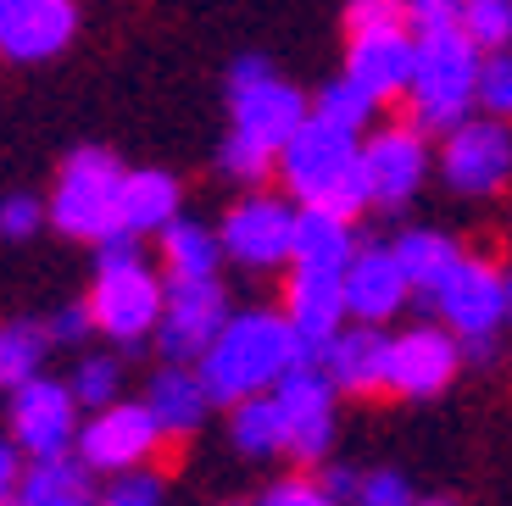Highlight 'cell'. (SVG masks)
<instances>
[{"label":"cell","instance_id":"7c38bea8","mask_svg":"<svg viewBox=\"0 0 512 506\" xmlns=\"http://www.w3.org/2000/svg\"><path fill=\"white\" fill-rule=\"evenodd\" d=\"M357 162H362L357 134L323 123V117L312 112L307 123L295 128V140L279 151V178H284V190H290L295 201L312 206V201H323V195H329Z\"/></svg>","mask_w":512,"mask_h":506},{"label":"cell","instance_id":"30bf717a","mask_svg":"<svg viewBox=\"0 0 512 506\" xmlns=\"http://www.w3.org/2000/svg\"><path fill=\"white\" fill-rule=\"evenodd\" d=\"M162 423H156V412L145 401H117V406H101V412H90L84 418V429H78V456L90 462L95 473H106V479H117V473H140L156 462V451H162Z\"/></svg>","mask_w":512,"mask_h":506},{"label":"cell","instance_id":"836d02e7","mask_svg":"<svg viewBox=\"0 0 512 506\" xmlns=\"http://www.w3.org/2000/svg\"><path fill=\"white\" fill-rule=\"evenodd\" d=\"M95 506H167V479L156 468H140V473H117Z\"/></svg>","mask_w":512,"mask_h":506},{"label":"cell","instance_id":"f546056e","mask_svg":"<svg viewBox=\"0 0 512 506\" xmlns=\"http://www.w3.org/2000/svg\"><path fill=\"white\" fill-rule=\"evenodd\" d=\"M462 34L490 56L507 51L512 45V0H468L462 6Z\"/></svg>","mask_w":512,"mask_h":506},{"label":"cell","instance_id":"60d3db41","mask_svg":"<svg viewBox=\"0 0 512 506\" xmlns=\"http://www.w3.org/2000/svg\"><path fill=\"white\" fill-rule=\"evenodd\" d=\"M407 6H412V28L429 34V28H457L468 0H407Z\"/></svg>","mask_w":512,"mask_h":506},{"label":"cell","instance_id":"f6af8a7d","mask_svg":"<svg viewBox=\"0 0 512 506\" xmlns=\"http://www.w3.org/2000/svg\"><path fill=\"white\" fill-rule=\"evenodd\" d=\"M223 506H256V501H223Z\"/></svg>","mask_w":512,"mask_h":506},{"label":"cell","instance_id":"ffe728a7","mask_svg":"<svg viewBox=\"0 0 512 506\" xmlns=\"http://www.w3.org/2000/svg\"><path fill=\"white\" fill-rule=\"evenodd\" d=\"M407 301H412V284H407V273H401L396 251H390V245H362L357 262L346 267V306H351V317L379 329V323H390Z\"/></svg>","mask_w":512,"mask_h":506},{"label":"cell","instance_id":"f1b7e54d","mask_svg":"<svg viewBox=\"0 0 512 506\" xmlns=\"http://www.w3.org/2000/svg\"><path fill=\"white\" fill-rule=\"evenodd\" d=\"M67 390L78 395V406H90V412L117 406V401H123V356H112V351H84V362L73 367Z\"/></svg>","mask_w":512,"mask_h":506},{"label":"cell","instance_id":"ba28073f","mask_svg":"<svg viewBox=\"0 0 512 506\" xmlns=\"http://www.w3.org/2000/svg\"><path fill=\"white\" fill-rule=\"evenodd\" d=\"M295 223H301V212H295L284 195H268V190H251L240 195V201L223 212V256L240 267H251V273H273V267H290L295 256Z\"/></svg>","mask_w":512,"mask_h":506},{"label":"cell","instance_id":"ab89813d","mask_svg":"<svg viewBox=\"0 0 512 506\" xmlns=\"http://www.w3.org/2000/svg\"><path fill=\"white\" fill-rule=\"evenodd\" d=\"M23 473H28V462L17 451V440L6 434L0 440V506H23Z\"/></svg>","mask_w":512,"mask_h":506},{"label":"cell","instance_id":"2e32d148","mask_svg":"<svg viewBox=\"0 0 512 506\" xmlns=\"http://www.w3.org/2000/svg\"><path fill=\"white\" fill-rule=\"evenodd\" d=\"M78 34V0H0V62H56Z\"/></svg>","mask_w":512,"mask_h":506},{"label":"cell","instance_id":"9a60e30c","mask_svg":"<svg viewBox=\"0 0 512 506\" xmlns=\"http://www.w3.org/2000/svg\"><path fill=\"white\" fill-rule=\"evenodd\" d=\"M362 173L373 190V212H401L429 173V134L412 123H384L362 145Z\"/></svg>","mask_w":512,"mask_h":506},{"label":"cell","instance_id":"d6a6232c","mask_svg":"<svg viewBox=\"0 0 512 506\" xmlns=\"http://www.w3.org/2000/svg\"><path fill=\"white\" fill-rule=\"evenodd\" d=\"M312 112H318L323 123H334V128H351V134H362V128H368V117H373V101L362 95L357 84H351V78H334V84L318 89Z\"/></svg>","mask_w":512,"mask_h":506},{"label":"cell","instance_id":"d590c367","mask_svg":"<svg viewBox=\"0 0 512 506\" xmlns=\"http://www.w3.org/2000/svg\"><path fill=\"white\" fill-rule=\"evenodd\" d=\"M479 106H485V117L512 123V51L485 56V67H479Z\"/></svg>","mask_w":512,"mask_h":506},{"label":"cell","instance_id":"cb8c5ba5","mask_svg":"<svg viewBox=\"0 0 512 506\" xmlns=\"http://www.w3.org/2000/svg\"><path fill=\"white\" fill-rule=\"evenodd\" d=\"M167 223H179V178L162 173V167H128L123 234L145 240V234H162Z\"/></svg>","mask_w":512,"mask_h":506},{"label":"cell","instance_id":"3957f363","mask_svg":"<svg viewBox=\"0 0 512 506\" xmlns=\"http://www.w3.org/2000/svg\"><path fill=\"white\" fill-rule=\"evenodd\" d=\"M479 45L457 28H429L418 34V62H412V89H407V123L423 134L446 140L451 128L468 123V106L479 101Z\"/></svg>","mask_w":512,"mask_h":506},{"label":"cell","instance_id":"6da1fadb","mask_svg":"<svg viewBox=\"0 0 512 506\" xmlns=\"http://www.w3.org/2000/svg\"><path fill=\"white\" fill-rule=\"evenodd\" d=\"M301 362H312V351L290 329V317L268 312V306H251V312L229 317V329L212 340V351L195 362V373L206 379L218 406H240L251 395L279 390V379L295 373Z\"/></svg>","mask_w":512,"mask_h":506},{"label":"cell","instance_id":"b9f144b4","mask_svg":"<svg viewBox=\"0 0 512 506\" xmlns=\"http://www.w3.org/2000/svg\"><path fill=\"white\" fill-rule=\"evenodd\" d=\"M318 484L334 495V506H351V501H357V490H362V473L351 468V462H334V456H329V462L318 468Z\"/></svg>","mask_w":512,"mask_h":506},{"label":"cell","instance_id":"7402d4cb","mask_svg":"<svg viewBox=\"0 0 512 506\" xmlns=\"http://www.w3.org/2000/svg\"><path fill=\"white\" fill-rule=\"evenodd\" d=\"M156 267H162V279H167V284L218 279V267H223V240H218V228L190 223V217L167 223L162 234H156Z\"/></svg>","mask_w":512,"mask_h":506},{"label":"cell","instance_id":"7bdbcfd3","mask_svg":"<svg viewBox=\"0 0 512 506\" xmlns=\"http://www.w3.org/2000/svg\"><path fill=\"white\" fill-rule=\"evenodd\" d=\"M418 506H457L451 495H418Z\"/></svg>","mask_w":512,"mask_h":506},{"label":"cell","instance_id":"8d00e7d4","mask_svg":"<svg viewBox=\"0 0 512 506\" xmlns=\"http://www.w3.org/2000/svg\"><path fill=\"white\" fill-rule=\"evenodd\" d=\"M351 506H418V490H412V479L396 468H368Z\"/></svg>","mask_w":512,"mask_h":506},{"label":"cell","instance_id":"4dcf8cb0","mask_svg":"<svg viewBox=\"0 0 512 506\" xmlns=\"http://www.w3.org/2000/svg\"><path fill=\"white\" fill-rule=\"evenodd\" d=\"M218 167L234 184H268V178L279 173V151H268V145H256V140H245V134L229 128V140H223V151H218Z\"/></svg>","mask_w":512,"mask_h":506},{"label":"cell","instance_id":"83f0119b","mask_svg":"<svg viewBox=\"0 0 512 506\" xmlns=\"http://www.w3.org/2000/svg\"><path fill=\"white\" fill-rule=\"evenodd\" d=\"M229 440H234V451L251 456V462L284 456V429H279V401H273V390L229 406Z\"/></svg>","mask_w":512,"mask_h":506},{"label":"cell","instance_id":"74e56055","mask_svg":"<svg viewBox=\"0 0 512 506\" xmlns=\"http://www.w3.org/2000/svg\"><path fill=\"white\" fill-rule=\"evenodd\" d=\"M256 506H334V495L318 484V473H290V479L268 484V495Z\"/></svg>","mask_w":512,"mask_h":506},{"label":"cell","instance_id":"8fae6325","mask_svg":"<svg viewBox=\"0 0 512 506\" xmlns=\"http://www.w3.org/2000/svg\"><path fill=\"white\" fill-rule=\"evenodd\" d=\"M78 412H84V406H78V395L67 390L62 379H51V373H39V379L17 384L12 401H6L12 440H17V451H23L28 462L78 451V429H84V418H78Z\"/></svg>","mask_w":512,"mask_h":506},{"label":"cell","instance_id":"f35d334b","mask_svg":"<svg viewBox=\"0 0 512 506\" xmlns=\"http://www.w3.org/2000/svg\"><path fill=\"white\" fill-rule=\"evenodd\" d=\"M45 329H51V345H67V351H84L95 334V317H90V301H73L62 306L56 317H45Z\"/></svg>","mask_w":512,"mask_h":506},{"label":"cell","instance_id":"484cf974","mask_svg":"<svg viewBox=\"0 0 512 506\" xmlns=\"http://www.w3.org/2000/svg\"><path fill=\"white\" fill-rule=\"evenodd\" d=\"M95 468L78 451L67 456H39L23 473V506H90Z\"/></svg>","mask_w":512,"mask_h":506},{"label":"cell","instance_id":"5b68a950","mask_svg":"<svg viewBox=\"0 0 512 506\" xmlns=\"http://www.w3.org/2000/svg\"><path fill=\"white\" fill-rule=\"evenodd\" d=\"M223 89H229V117L234 134L268 145V151H284L295 140V128L307 123V95L295 84H284L268 67V56H234L229 73H223Z\"/></svg>","mask_w":512,"mask_h":506},{"label":"cell","instance_id":"e0dca14e","mask_svg":"<svg viewBox=\"0 0 512 506\" xmlns=\"http://www.w3.org/2000/svg\"><path fill=\"white\" fill-rule=\"evenodd\" d=\"M284 317H290V329L301 334V345L318 356L351 317L346 273H307V267H290V279H284Z\"/></svg>","mask_w":512,"mask_h":506},{"label":"cell","instance_id":"e575fe53","mask_svg":"<svg viewBox=\"0 0 512 506\" xmlns=\"http://www.w3.org/2000/svg\"><path fill=\"white\" fill-rule=\"evenodd\" d=\"M45 217H51V201H39V195H0V240H34Z\"/></svg>","mask_w":512,"mask_h":506},{"label":"cell","instance_id":"44dd1931","mask_svg":"<svg viewBox=\"0 0 512 506\" xmlns=\"http://www.w3.org/2000/svg\"><path fill=\"white\" fill-rule=\"evenodd\" d=\"M145 406L156 412V423H162L167 440H184V434H195L206 423V412H212V390H206V379L195 373V367L184 362H167L162 373L151 379V390H145Z\"/></svg>","mask_w":512,"mask_h":506},{"label":"cell","instance_id":"52a82bcc","mask_svg":"<svg viewBox=\"0 0 512 506\" xmlns=\"http://www.w3.org/2000/svg\"><path fill=\"white\" fill-rule=\"evenodd\" d=\"M279 429H284V456L301 468H323L334 451V429H340V390L329 384L318 362H301L295 373H284L279 390Z\"/></svg>","mask_w":512,"mask_h":506},{"label":"cell","instance_id":"d4e9b609","mask_svg":"<svg viewBox=\"0 0 512 506\" xmlns=\"http://www.w3.org/2000/svg\"><path fill=\"white\" fill-rule=\"evenodd\" d=\"M390 251H396L412 295H435L446 284V273L462 262V245L451 234H440V228H401L396 240H390Z\"/></svg>","mask_w":512,"mask_h":506},{"label":"cell","instance_id":"ee69618b","mask_svg":"<svg viewBox=\"0 0 512 506\" xmlns=\"http://www.w3.org/2000/svg\"><path fill=\"white\" fill-rule=\"evenodd\" d=\"M507 295H512V262H507Z\"/></svg>","mask_w":512,"mask_h":506},{"label":"cell","instance_id":"9c48e42d","mask_svg":"<svg viewBox=\"0 0 512 506\" xmlns=\"http://www.w3.org/2000/svg\"><path fill=\"white\" fill-rule=\"evenodd\" d=\"M440 178L468 201H490L512 184V128L501 117H468L440 140Z\"/></svg>","mask_w":512,"mask_h":506},{"label":"cell","instance_id":"277c9868","mask_svg":"<svg viewBox=\"0 0 512 506\" xmlns=\"http://www.w3.org/2000/svg\"><path fill=\"white\" fill-rule=\"evenodd\" d=\"M123 184L128 167L101 145H78L56 173L51 190V228L78 245H106L123 234Z\"/></svg>","mask_w":512,"mask_h":506},{"label":"cell","instance_id":"4316f807","mask_svg":"<svg viewBox=\"0 0 512 506\" xmlns=\"http://www.w3.org/2000/svg\"><path fill=\"white\" fill-rule=\"evenodd\" d=\"M45 356H51V329L45 323H34V317L0 323V390H17V384L39 379Z\"/></svg>","mask_w":512,"mask_h":506},{"label":"cell","instance_id":"8992f818","mask_svg":"<svg viewBox=\"0 0 512 506\" xmlns=\"http://www.w3.org/2000/svg\"><path fill=\"white\" fill-rule=\"evenodd\" d=\"M435 317H446V329L462 345L474 340H501V323L512 317V295H507V267L490 262L479 251H462V262L446 273L435 295H429Z\"/></svg>","mask_w":512,"mask_h":506},{"label":"cell","instance_id":"d6986e66","mask_svg":"<svg viewBox=\"0 0 512 506\" xmlns=\"http://www.w3.org/2000/svg\"><path fill=\"white\" fill-rule=\"evenodd\" d=\"M412 62H418V39L412 34L351 39L346 78L368 95L373 106H396V101H407V89H412Z\"/></svg>","mask_w":512,"mask_h":506},{"label":"cell","instance_id":"4fadbf2b","mask_svg":"<svg viewBox=\"0 0 512 506\" xmlns=\"http://www.w3.org/2000/svg\"><path fill=\"white\" fill-rule=\"evenodd\" d=\"M462 340L446 323H412V329L390 334V379L384 395H401V401H429V395H446L462 373Z\"/></svg>","mask_w":512,"mask_h":506},{"label":"cell","instance_id":"603a6c76","mask_svg":"<svg viewBox=\"0 0 512 506\" xmlns=\"http://www.w3.org/2000/svg\"><path fill=\"white\" fill-rule=\"evenodd\" d=\"M357 223H340V217L318 212V206H301V223H295V256L290 267H307V273H346L357 262Z\"/></svg>","mask_w":512,"mask_h":506},{"label":"cell","instance_id":"7a4b0ae2","mask_svg":"<svg viewBox=\"0 0 512 506\" xmlns=\"http://www.w3.org/2000/svg\"><path fill=\"white\" fill-rule=\"evenodd\" d=\"M162 312H167V279L140 251V240L117 234V240L95 245V284H90L95 334L112 340L117 351H134V345L156 340Z\"/></svg>","mask_w":512,"mask_h":506},{"label":"cell","instance_id":"1f68e13d","mask_svg":"<svg viewBox=\"0 0 512 506\" xmlns=\"http://www.w3.org/2000/svg\"><path fill=\"white\" fill-rule=\"evenodd\" d=\"M412 6L407 0H351L346 6V39H373V34H407Z\"/></svg>","mask_w":512,"mask_h":506},{"label":"cell","instance_id":"ac0fdd59","mask_svg":"<svg viewBox=\"0 0 512 506\" xmlns=\"http://www.w3.org/2000/svg\"><path fill=\"white\" fill-rule=\"evenodd\" d=\"M312 362L329 373V384L340 395H384V379H390V334L373 329V323H346Z\"/></svg>","mask_w":512,"mask_h":506},{"label":"cell","instance_id":"5bb4252c","mask_svg":"<svg viewBox=\"0 0 512 506\" xmlns=\"http://www.w3.org/2000/svg\"><path fill=\"white\" fill-rule=\"evenodd\" d=\"M229 290L218 279H201V284H167V312H162V329H156V351L162 362H184L195 367L212 340L229 329Z\"/></svg>","mask_w":512,"mask_h":506}]
</instances>
